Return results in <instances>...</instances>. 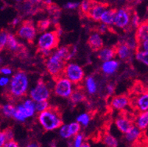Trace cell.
Returning a JSON list of instances; mask_svg holds the SVG:
<instances>
[{
  "instance_id": "6da1fadb",
  "label": "cell",
  "mask_w": 148,
  "mask_h": 147,
  "mask_svg": "<svg viewBox=\"0 0 148 147\" xmlns=\"http://www.w3.org/2000/svg\"><path fill=\"white\" fill-rule=\"evenodd\" d=\"M29 87V79L27 74L18 71L12 75L10 84L7 87V92L11 99H21L27 94Z\"/></svg>"
},
{
  "instance_id": "7a4b0ae2",
  "label": "cell",
  "mask_w": 148,
  "mask_h": 147,
  "mask_svg": "<svg viewBox=\"0 0 148 147\" xmlns=\"http://www.w3.org/2000/svg\"><path fill=\"white\" fill-rule=\"evenodd\" d=\"M59 35L56 30H47L41 32L36 38L38 50L46 58L58 48L59 44Z\"/></svg>"
},
{
  "instance_id": "3957f363",
  "label": "cell",
  "mask_w": 148,
  "mask_h": 147,
  "mask_svg": "<svg viewBox=\"0 0 148 147\" xmlns=\"http://www.w3.org/2000/svg\"><path fill=\"white\" fill-rule=\"evenodd\" d=\"M37 120L43 129L47 132L58 129L64 124L61 113L55 107H50L45 111L38 113Z\"/></svg>"
},
{
  "instance_id": "277c9868",
  "label": "cell",
  "mask_w": 148,
  "mask_h": 147,
  "mask_svg": "<svg viewBox=\"0 0 148 147\" xmlns=\"http://www.w3.org/2000/svg\"><path fill=\"white\" fill-rule=\"evenodd\" d=\"M36 113H37L36 102L31 99L30 97H27L16 105V111L13 118L15 121L23 123L34 116Z\"/></svg>"
},
{
  "instance_id": "5b68a950",
  "label": "cell",
  "mask_w": 148,
  "mask_h": 147,
  "mask_svg": "<svg viewBox=\"0 0 148 147\" xmlns=\"http://www.w3.org/2000/svg\"><path fill=\"white\" fill-rule=\"evenodd\" d=\"M66 61L54 50L48 57L46 58V70L54 79L63 75Z\"/></svg>"
},
{
  "instance_id": "8992f818",
  "label": "cell",
  "mask_w": 148,
  "mask_h": 147,
  "mask_svg": "<svg viewBox=\"0 0 148 147\" xmlns=\"http://www.w3.org/2000/svg\"><path fill=\"white\" fill-rule=\"evenodd\" d=\"M76 85L64 75L55 79L52 92L56 96L63 99H69Z\"/></svg>"
},
{
  "instance_id": "52a82bcc",
  "label": "cell",
  "mask_w": 148,
  "mask_h": 147,
  "mask_svg": "<svg viewBox=\"0 0 148 147\" xmlns=\"http://www.w3.org/2000/svg\"><path fill=\"white\" fill-rule=\"evenodd\" d=\"M63 75L76 86L81 84L86 77L83 67L75 62H68L66 63Z\"/></svg>"
},
{
  "instance_id": "ba28073f",
  "label": "cell",
  "mask_w": 148,
  "mask_h": 147,
  "mask_svg": "<svg viewBox=\"0 0 148 147\" xmlns=\"http://www.w3.org/2000/svg\"><path fill=\"white\" fill-rule=\"evenodd\" d=\"M38 28L31 21H22L16 30V36L27 42L33 43L37 38Z\"/></svg>"
},
{
  "instance_id": "9c48e42d",
  "label": "cell",
  "mask_w": 148,
  "mask_h": 147,
  "mask_svg": "<svg viewBox=\"0 0 148 147\" xmlns=\"http://www.w3.org/2000/svg\"><path fill=\"white\" fill-rule=\"evenodd\" d=\"M29 97L36 102L47 101L50 98L51 89L43 80H39L29 91Z\"/></svg>"
},
{
  "instance_id": "30bf717a",
  "label": "cell",
  "mask_w": 148,
  "mask_h": 147,
  "mask_svg": "<svg viewBox=\"0 0 148 147\" xmlns=\"http://www.w3.org/2000/svg\"><path fill=\"white\" fill-rule=\"evenodd\" d=\"M133 12L127 8L116 9L115 19L114 27L120 30H127L130 29V20Z\"/></svg>"
},
{
  "instance_id": "8fae6325",
  "label": "cell",
  "mask_w": 148,
  "mask_h": 147,
  "mask_svg": "<svg viewBox=\"0 0 148 147\" xmlns=\"http://www.w3.org/2000/svg\"><path fill=\"white\" fill-rule=\"evenodd\" d=\"M81 125L77 121L69 124H63L58 129V135L61 138L65 140L70 139L80 133Z\"/></svg>"
},
{
  "instance_id": "7c38bea8",
  "label": "cell",
  "mask_w": 148,
  "mask_h": 147,
  "mask_svg": "<svg viewBox=\"0 0 148 147\" xmlns=\"http://www.w3.org/2000/svg\"><path fill=\"white\" fill-rule=\"evenodd\" d=\"M116 57L122 61L127 62L132 59L135 55L136 51L129 46L125 41L119 43L115 47Z\"/></svg>"
},
{
  "instance_id": "4fadbf2b",
  "label": "cell",
  "mask_w": 148,
  "mask_h": 147,
  "mask_svg": "<svg viewBox=\"0 0 148 147\" xmlns=\"http://www.w3.org/2000/svg\"><path fill=\"white\" fill-rule=\"evenodd\" d=\"M131 105V99L125 94L114 96L110 101V106L113 110L124 111Z\"/></svg>"
},
{
  "instance_id": "5bb4252c",
  "label": "cell",
  "mask_w": 148,
  "mask_h": 147,
  "mask_svg": "<svg viewBox=\"0 0 148 147\" xmlns=\"http://www.w3.org/2000/svg\"><path fill=\"white\" fill-rule=\"evenodd\" d=\"M131 105L137 112L148 110V91H142L131 99Z\"/></svg>"
},
{
  "instance_id": "9a60e30c",
  "label": "cell",
  "mask_w": 148,
  "mask_h": 147,
  "mask_svg": "<svg viewBox=\"0 0 148 147\" xmlns=\"http://www.w3.org/2000/svg\"><path fill=\"white\" fill-rule=\"evenodd\" d=\"M108 8V5L104 2L94 1L92 7L87 16L94 21H96V22L100 21L101 16Z\"/></svg>"
},
{
  "instance_id": "2e32d148",
  "label": "cell",
  "mask_w": 148,
  "mask_h": 147,
  "mask_svg": "<svg viewBox=\"0 0 148 147\" xmlns=\"http://www.w3.org/2000/svg\"><path fill=\"white\" fill-rule=\"evenodd\" d=\"M116 127L122 134H125L134 125V121L125 115H120L114 121Z\"/></svg>"
},
{
  "instance_id": "e0dca14e",
  "label": "cell",
  "mask_w": 148,
  "mask_h": 147,
  "mask_svg": "<svg viewBox=\"0 0 148 147\" xmlns=\"http://www.w3.org/2000/svg\"><path fill=\"white\" fill-rule=\"evenodd\" d=\"M88 46L93 51H99L100 49L104 46V41H103L102 34H100L98 31L95 30L91 32L88 36L87 40Z\"/></svg>"
},
{
  "instance_id": "ac0fdd59",
  "label": "cell",
  "mask_w": 148,
  "mask_h": 147,
  "mask_svg": "<svg viewBox=\"0 0 148 147\" xmlns=\"http://www.w3.org/2000/svg\"><path fill=\"white\" fill-rule=\"evenodd\" d=\"M119 68V60L114 58L107 61L103 62L100 69L102 73L106 76H111L118 71Z\"/></svg>"
},
{
  "instance_id": "d6986e66",
  "label": "cell",
  "mask_w": 148,
  "mask_h": 147,
  "mask_svg": "<svg viewBox=\"0 0 148 147\" xmlns=\"http://www.w3.org/2000/svg\"><path fill=\"white\" fill-rule=\"evenodd\" d=\"M142 135L143 131L134 124L125 134H124V139L127 144H135L142 138Z\"/></svg>"
},
{
  "instance_id": "ffe728a7",
  "label": "cell",
  "mask_w": 148,
  "mask_h": 147,
  "mask_svg": "<svg viewBox=\"0 0 148 147\" xmlns=\"http://www.w3.org/2000/svg\"><path fill=\"white\" fill-rule=\"evenodd\" d=\"M83 89L88 95H95L98 91V83L95 77H86L83 80Z\"/></svg>"
},
{
  "instance_id": "44dd1931",
  "label": "cell",
  "mask_w": 148,
  "mask_h": 147,
  "mask_svg": "<svg viewBox=\"0 0 148 147\" xmlns=\"http://www.w3.org/2000/svg\"><path fill=\"white\" fill-rule=\"evenodd\" d=\"M98 58L102 62L107 61L115 58L116 57V49L115 47L103 46L97 52Z\"/></svg>"
},
{
  "instance_id": "7402d4cb",
  "label": "cell",
  "mask_w": 148,
  "mask_h": 147,
  "mask_svg": "<svg viewBox=\"0 0 148 147\" xmlns=\"http://www.w3.org/2000/svg\"><path fill=\"white\" fill-rule=\"evenodd\" d=\"M134 124L138 126L142 131H145L148 128V110L138 112L134 118Z\"/></svg>"
},
{
  "instance_id": "603a6c76",
  "label": "cell",
  "mask_w": 148,
  "mask_h": 147,
  "mask_svg": "<svg viewBox=\"0 0 148 147\" xmlns=\"http://www.w3.org/2000/svg\"><path fill=\"white\" fill-rule=\"evenodd\" d=\"M86 91L84 89L81 88L79 86H77L75 91L70 96L69 99L70 102H72L73 105H78V104L82 103L86 99Z\"/></svg>"
},
{
  "instance_id": "cb8c5ba5",
  "label": "cell",
  "mask_w": 148,
  "mask_h": 147,
  "mask_svg": "<svg viewBox=\"0 0 148 147\" xmlns=\"http://www.w3.org/2000/svg\"><path fill=\"white\" fill-rule=\"evenodd\" d=\"M135 37L138 43L148 38V20L142 21L139 26L136 29Z\"/></svg>"
},
{
  "instance_id": "d4e9b609",
  "label": "cell",
  "mask_w": 148,
  "mask_h": 147,
  "mask_svg": "<svg viewBox=\"0 0 148 147\" xmlns=\"http://www.w3.org/2000/svg\"><path fill=\"white\" fill-rule=\"evenodd\" d=\"M115 13L116 9L108 8L101 16L99 22L103 23L108 27H113L114 26V19H115Z\"/></svg>"
},
{
  "instance_id": "484cf974",
  "label": "cell",
  "mask_w": 148,
  "mask_h": 147,
  "mask_svg": "<svg viewBox=\"0 0 148 147\" xmlns=\"http://www.w3.org/2000/svg\"><path fill=\"white\" fill-rule=\"evenodd\" d=\"M101 141L106 147H118L119 141L109 132H105L101 136Z\"/></svg>"
},
{
  "instance_id": "4316f807",
  "label": "cell",
  "mask_w": 148,
  "mask_h": 147,
  "mask_svg": "<svg viewBox=\"0 0 148 147\" xmlns=\"http://www.w3.org/2000/svg\"><path fill=\"white\" fill-rule=\"evenodd\" d=\"M6 49H8L9 51L12 52H17L20 51L21 49V44L17 36L15 35L10 33L9 34L8 40V44H7Z\"/></svg>"
},
{
  "instance_id": "83f0119b",
  "label": "cell",
  "mask_w": 148,
  "mask_h": 147,
  "mask_svg": "<svg viewBox=\"0 0 148 147\" xmlns=\"http://www.w3.org/2000/svg\"><path fill=\"white\" fill-rule=\"evenodd\" d=\"M16 111V105L10 102L3 104L1 107V112L2 115L6 118H13Z\"/></svg>"
},
{
  "instance_id": "f1b7e54d",
  "label": "cell",
  "mask_w": 148,
  "mask_h": 147,
  "mask_svg": "<svg viewBox=\"0 0 148 147\" xmlns=\"http://www.w3.org/2000/svg\"><path fill=\"white\" fill-rule=\"evenodd\" d=\"M135 59L140 63L148 67V52L138 49L135 52Z\"/></svg>"
},
{
  "instance_id": "f546056e",
  "label": "cell",
  "mask_w": 148,
  "mask_h": 147,
  "mask_svg": "<svg viewBox=\"0 0 148 147\" xmlns=\"http://www.w3.org/2000/svg\"><path fill=\"white\" fill-rule=\"evenodd\" d=\"M91 121V116L90 113H83L79 114L76 118V121H77L81 126H88Z\"/></svg>"
},
{
  "instance_id": "4dcf8cb0",
  "label": "cell",
  "mask_w": 148,
  "mask_h": 147,
  "mask_svg": "<svg viewBox=\"0 0 148 147\" xmlns=\"http://www.w3.org/2000/svg\"><path fill=\"white\" fill-rule=\"evenodd\" d=\"M94 1L93 0H83L80 4L79 10L81 12L82 14L88 16L91 7H92Z\"/></svg>"
},
{
  "instance_id": "1f68e13d",
  "label": "cell",
  "mask_w": 148,
  "mask_h": 147,
  "mask_svg": "<svg viewBox=\"0 0 148 147\" xmlns=\"http://www.w3.org/2000/svg\"><path fill=\"white\" fill-rule=\"evenodd\" d=\"M52 24V21H50L49 19H47V18H44V19L39 20L37 23V27L38 30L39 32H45V31H47L49 29V27L51 26Z\"/></svg>"
},
{
  "instance_id": "d6a6232c",
  "label": "cell",
  "mask_w": 148,
  "mask_h": 147,
  "mask_svg": "<svg viewBox=\"0 0 148 147\" xmlns=\"http://www.w3.org/2000/svg\"><path fill=\"white\" fill-rule=\"evenodd\" d=\"M9 34L10 33L5 29L1 30V32H0V49H1V50H3L4 49L6 48Z\"/></svg>"
},
{
  "instance_id": "836d02e7",
  "label": "cell",
  "mask_w": 148,
  "mask_h": 147,
  "mask_svg": "<svg viewBox=\"0 0 148 147\" xmlns=\"http://www.w3.org/2000/svg\"><path fill=\"white\" fill-rule=\"evenodd\" d=\"M50 105H49V101H41V102H36V108L37 113H41L50 107Z\"/></svg>"
},
{
  "instance_id": "e575fe53",
  "label": "cell",
  "mask_w": 148,
  "mask_h": 147,
  "mask_svg": "<svg viewBox=\"0 0 148 147\" xmlns=\"http://www.w3.org/2000/svg\"><path fill=\"white\" fill-rule=\"evenodd\" d=\"M85 142V137L83 134L79 133L73 137L72 147H81Z\"/></svg>"
},
{
  "instance_id": "d590c367",
  "label": "cell",
  "mask_w": 148,
  "mask_h": 147,
  "mask_svg": "<svg viewBox=\"0 0 148 147\" xmlns=\"http://www.w3.org/2000/svg\"><path fill=\"white\" fill-rule=\"evenodd\" d=\"M141 23H142V21H141L140 16L136 13L133 12V14H132L131 16V20H130V29H136L139 26Z\"/></svg>"
},
{
  "instance_id": "8d00e7d4",
  "label": "cell",
  "mask_w": 148,
  "mask_h": 147,
  "mask_svg": "<svg viewBox=\"0 0 148 147\" xmlns=\"http://www.w3.org/2000/svg\"><path fill=\"white\" fill-rule=\"evenodd\" d=\"M80 4V3L77 2H69L64 5V8H65L66 10H77V9H79Z\"/></svg>"
},
{
  "instance_id": "74e56055",
  "label": "cell",
  "mask_w": 148,
  "mask_h": 147,
  "mask_svg": "<svg viewBox=\"0 0 148 147\" xmlns=\"http://www.w3.org/2000/svg\"><path fill=\"white\" fill-rule=\"evenodd\" d=\"M0 73L3 76L10 77L13 75V70L9 66H2L0 69Z\"/></svg>"
},
{
  "instance_id": "f35d334b",
  "label": "cell",
  "mask_w": 148,
  "mask_h": 147,
  "mask_svg": "<svg viewBox=\"0 0 148 147\" xmlns=\"http://www.w3.org/2000/svg\"><path fill=\"white\" fill-rule=\"evenodd\" d=\"M10 83V78L8 76L2 75L0 77V86L2 88H6L9 85Z\"/></svg>"
},
{
  "instance_id": "ab89813d",
  "label": "cell",
  "mask_w": 148,
  "mask_h": 147,
  "mask_svg": "<svg viewBox=\"0 0 148 147\" xmlns=\"http://www.w3.org/2000/svg\"><path fill=\"white\" fill-rule=\"evenodd\" d=\"M109 27H108V25L100 22V24H99L97 26V27L96 30L98 31L100 34H105V33H106V32L109 30Z\"/></svg>"
},
{
  "instance_id": "60d3db41",
  "label": "cell",
  "mask_w": 148,
  "mask_h": 147,
  "mask_svg": "<svg viewBox=\"0 0 148 147\" xmlns=\"http://www.w3.org/2000/svg\"><path fill=\"white\" fill-rule=\"evenodd\" d=\"M3 132L8 138V141H12L14 139V132L11 128H6L5 129H4Z\"/></svg>"
},
{
  "instance_id": "b9f144b4",
  "label": "cell",
  "mask_w": 148,
  "mask_h": 147,
  "mask_svg": "<svg viewBox=\"0 0 148 147\" xmlns=\"http://www.w3.org/2000/svg\"><path fill=\"white\" fill-rule=\"evenodd\" d=\"M115 91V86L112 83H109L106 86V93L107 95L112 96Z\"/></svg>"
},
{
  "instance_id": "7bdbcfd3",
  "label": "cell",
  "mask_w": 148,
  "mask_h": 147,
  "mask_svg": "<svg viewBox=\"0 0 148 147\" xmlns=\"http://www.w3.org/2000/svg\"><path fill=\"white\" fill-rule=\"evenodd\" d=\"M138 49L148 52V38L138 43Z\"/></svg>"
},
{
  "instance_id": "ee69618b",
  "label": "cell",
  "mask_w": 148,
  "mask_h": 147,
  "mask_svg": "<svg viewBox=\"0 0 148 147\" xmlns=\"http://www.w3.org/2000/svg\"><path fill=\"white\" fill-rule=\"evenodd\" d=\"M1 147H19V146L14 140H12V141H9L6 142Z\"/></svg>"
},
{
  "instance_id": "f6af8a7d",
  "label": "cell",
  "mask_w": 148,
  "mask_h": 147,
  "mask_svg": "<svg viewBox=\"0 0 148 147\" xmlns=\"http://www.w3.org/2000/svg\"><path fill=\"white\" fill-rule=\"evenodd\" d=\"M8 138H7L5 133H4L3 130H2V131L1 132V133H0V147L2 146H3L4 144L6 142H8Z\"/></svg>"
},
{
  "instance_id": "bcb514c9",
  "label": "cell",
  "mask_w": 148,
  "mask_h": 147,
  "mask_svg": "<svg viewBox=\"0 0 148 147\" xmlns=\"http://www.w3.org/2000/svg\"><path fill=\"white\" fill-rule=\"evenodd\" d=\"M21 23L22 22H21V20L19 17H16V18H13V21H11L12 26H13L14 27H19L20 25H21Z\"/></svg>"
},
{
  "instance_id": "7dc6e473",
  "label": "cell",
  "mask_w": 148,
  "mask_h": 147,
  "mask_svg": "<svg viewBox=\"0 0 148 147\" xmlns=\"http://www.w3.org/2000/svg\"><path fill=\"white\" fill-rule=\"evenodd\" d=\"M25 147H41V146L38 144L37 142H30L28 144H27Z\"/></svg>"
},
{
  "instance_id": "c3c4849f",
  "label": "cell",
  "mask_w": 148,
  "mask_h": 147,
  "mask_svg": "<svg viewBox=\"0 0 148 147\" xmlns=\"http://www.w3.org/2000/svg\"><path fill=\"white\" fill-rule=\"evenodd\" d=\"M81 147H91V145H90V144L88 142H87V141H85L84 144H83V146H82Z\"/></svg>"
},
{
  "instance_id": "681fc988",
  "label": "cell",
  "mask_w": 148,
  "mask_h": 147,
  "mask_svg": "<svg viewBox=\"0 0 148 147\" xmlns=\"http://www.w3.org/2000/svg\"><path fill=\"white\" fill-rule=\"evenodd\" d=\"M13 1L16 2H24L25 0H13Z\"/></svg>"
},
{
  "instance_id": "f907efd6",
  "label": "cell",
  "mask_w": 148,
  "mask_h": 147,
  "mask_svg": "<svg viewBox=\"0 0 148 147\" xmlns=\"http://www.w3.org/2000/svg\"><path fill=\"white\" fill-rule=\"evenodd\" d=\"M52 147H57V146H55V145H52Z\"/></svg>"
},
{
  "instance_id": "816d5d0a",
  "label": "cell",
  "mask_w": 148,
  "mask_h": 147,
  "mask_svg": "<svg viewBox=\"0 0 148 147\" xmlns=\"http://www.w3.org/2000/svg\"><path fill=\"white\" fill-rule=\"evenodd\" d=\"M93 1H99V0H93Z\"/></svg>"
},
{
  "instance_id": "f5cc1de1",
  "label": "cell",
  "mask_w": 148,
  "mask_h": 147,
  "mask_svg": "<svg viewBox=\"0 0 148 147\" xmlns=\"http://www.w3.org/2000/svg\"><path fill=\"white\" fill-rule=\"evenodd\" d=\"M145 147H148V144H147V146H145Z\"/></svg>"
}]
</instances>
